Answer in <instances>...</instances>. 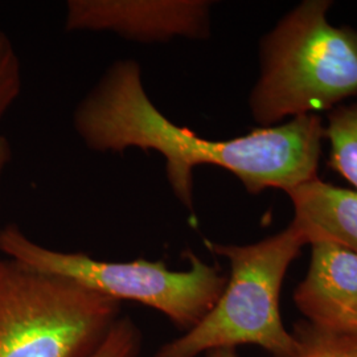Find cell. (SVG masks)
Returning a JSON list of instances; mask_svg holds the SVG:
<instances>
[{"mask_svg":"<svg viewBox=\"0 0 357 357\" xmlns=\"http://www.w3.org/2000/svg\"><path fill=\"white\" fill-rule=\"evenodd\" d=\"M77 135L96 153L128 149L159 153L169 188L193 211V171L222 168L255 195L268 188L289 191L318 178L324 123L318 114L301 115L271 128H258L230 139H206L168 119L149 97L141 65L115 61L77 105Z\"/></svg>","mask_w":357,"mask_h":357,"instance_id":"cell-1","label":"cell"},{"mask_svg":"<svg viewBox=\"0 0 357 357\" xmlns=\"http://www.w3.org/2000/svg\"><path fill=\"white\" fill-rule=\"evenodd\" d=\"M330 0H305L259 44V76L249 96L259 128L331 112L357 97V29L328 20Z\"/></svg>","mask_w":357,"mask_h":357,"instance_id":"cell-2","label":"cell"},{"mask_svg":"<svg viewBox=\"0 0 357 357\" xmlns=\"http://www.w3.org/2000/svg\"><path fill=\"white\" fill-rule=\"evenodd\" d=\"M228 259L229 278L215 306L190 331L162 345L153 357H196L220 348L257 345L289 357L298 342L281 318L280 295L287 268L306 236L293 221L284 230L250 245L206 243Z\"/></svg>","mask_w":357,"mask_h":357,"instance_id":"cell-3","label":"cell"},{"mask_svg":"<svg viewBox=\"0 0 357 357\" xmlns=\"http://www.w3.org/2000/svg\"><path fill=\"white\" fill-rule=\"evenodd\" d=\"M0 252L26 268L64 278L119 303L130 301L151 307L184 332L215 306L228 280L217 265L206 264L191 252H187L191 264L187 270L168 268L162 259L102 261L41 246L17 225L0 229Z\"/></svg>","mask_w":357,"mask_h":357,"instance_id":"cell-4","label":"cell"},{"mask_svg":"<svg viewBox=\"0 0 357 357\" xmlns=\"http://www.w3.org/2000/svg\"><path fill=\"white\" fill-rule=\"evenodd\" d=\"M121 303L0 258V357H86Z\"/></svg>","mask_w":357,"mask_h":357,"instance_id":"cell-5","label":"cell"},{"mask_svg":"<svg viewBox=\"0 0 357 357\" xmlns=\"http://www.w3.org/2000/svg\"><path fill=\"white\" fill-rule=\"evenodd\" d=\"M65 8L69 32H113L146 44L211 36L208 0H69Z\"/></svg>","mask_w":357,"mask_h":357,"instance_id":"cell-6","label":"cell"},{"mask_svg":"<svg viewBox=\"0 0 357 357\" xmlns=\"http://www.w3.org/2000/svg\"><path fill=\"white\" fill-rule=\"evenodd\" d=\"M294 302L320 330L357 335V255L336 243H311L310 268Z\"/></svg>","mask_w":357,"mask_h":357,"instance_id":"cell-7","label":"cell"},{"mask_svg":"<svg viewBox=\"0 0 357 357\" xmlns=\"http://www.w3.org/2000/svg\"><path fill=\"white\" fill-rule=\"evenodd\" d=\"M286 193L308 245L327 241L357 255V191L314 178Z\"/></svg>","mask_w":357,"mask_h":357,"instance_id":"cell-8","label":"cell"},{"mask_svg":"<svg viewBox=\"0 0 357 357\" xmlns=\"http://www.w3.org/2000/svg\"><path fill=\"white\" fill-rule=\"evenodd\" d=\"M330 166L357 190V101L335 107L324 125Z\"/></svg>","mask_w":357,"mask_h":357,"instance_id":"cell-9","label":"cell"},{"mask_svg":"<svg viewBox=\"0 0 357 357\" xmlns=\"http://www.w3.org/2000/svg\"><path fill=\"white\" fill-rule=\"evenodd\" d=\"M293 335L298 349L289 357H357V335L324 331L307 320L296 323Z\"/></svg>","mask_w":357,"mask_h":357,"instance_id":"cell-10","label":"cell"},{"mask_svg":"<svg viewBox=\"0 0 357 357\" xmlns=\"http://www.w3.org/2000/svg\"><path fill=\"white\" fill-rule=\"evenodd\" d=\"M22 64L13 40L0 31V121L7 114L22 91Z\"/></svg>","mask_w":357,"mask_h":357,"instance_id":"cell-11","label":"cell"},{"mask_svg":"<svg viewBox=\"0 0 357 357\" xmlns=\"http://www.w3.org/2000/svg\"><path fill=\"white\" fill-rule=\"evenodd\" d=\"M141 348L139 328L128 317H121L86 357H138Z\"/></svg>","mask_w":357,"mask_h":357,"instance_id":"cell-12","label":"cell"},{"mask_svg":"<svg viewBox=\"0 0 357 357\" xmlns=\"http://www.w3.org/2000/svg\"><path fill=\"white\" fill-rule=\"evenodd\" d=\"M13 159V149L8 139L0 135V181L6 172V168L10 165Z\"/></svg>","mask_w":357,"mask_h":357,"instance_id":"cell-13","label":"cell"},{"mask_svg":"<svg viewBox=\"0 0 357 357\" xmlns=\"http://www.w3.org/2000/svg\"><path fill=\"white\" fill-rule=\"evenodd\" d=\"M208 357H237L234 348H220L206 354Z\"/></svg>","mask_w":357,"mask_h":357,"instance_id":"cell-14","label":"cell"}]
</instances>
